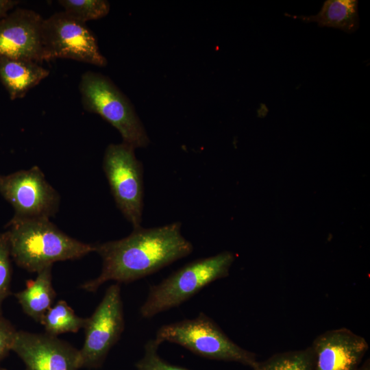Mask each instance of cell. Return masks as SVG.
<instances>
[{
    "label": "cell",
    "instance_id": "obj_1",
    "mask_svg": "<svg viewBox=\"0 0 370 370\" xmlns=\"http://www.w3.org/2000/svg\"><path fill=\"white\" fill-rule=\"evenodd\" d=\"M102 260L98 277L82 284L95 292L106 282L129 283L154 273L192 253L193 246L181 232V223L133 228L126 237L93 245Z\"/></svg>",
    "mask_w": 370,
    "mask_h": 370
},
{
    "label": "cell",
    "instance_id": "obj_2",
    "mask_svg": "<svg viewBox=\"0 0 370 370\" xmlns=\"http://www.w3.org/2000/svg\"><path fill=\"white\" fill-rule=\"evenodd\" d=\"M11 258L23 269L37 273L59 261L76 260L94 251V246L74 238L50 219L13 217L5 225Z\"/></svg>",
    "mask_w": 370,
    "mask_h": 370
},
{
    "label": "cell",
    "instance_id": "obj_3",
    "mask_svg": "<svg viewBox=\"0 0 370 370\" xmlns=\"http://www.w3.org/2000/svg\"><path fill=\"white\" fill-rule=\"evenodd\" d=\"M235 259L228 251L193 260L182 267L158 284L151 286L140 308L144 318L175 308L210 283L226 278Z\"/></svg>",
    "mask_w": 370,
    "mask_h": 370
},
{
    "label": "cell",
    "instance_id": "obj_4",
    "mask_svg": "<svg viewBox=\"0 0 370 370\" xmlns=\"http://www.w3.org/2000/svg\"><path fill=\"white\" fill-rule=\"evenodd\" d=\"M79 90L84 108L115 127L123 143L135 149L149 145V136L134 106L108 77L86 71L81 77Z\"/></svg>",
    "mask_w": 370,
    "mask_h": 370
},
{
    "label": "cell",
    "instance_id": "obj_5",
    "mask_svg": "<svg viewBox=\"0 0 370 370\" xmlns=\"http://www.w3.org/2000/svg\"><path fill=\"white\" fill-rule=\"evenodd\" d=\"M154 339L159 345L165 341L176 343L212 360L236 362L251 368L258 361L254 353L232 341L211 318L203 312L194 319L161 326Z\"/></svg>",
    "mask_w": 370,
    "mask_h": 370
},
{
    "label": "cell",
    "instance_id": "obj_6",
    "mask_svg": "<svg viewBox=\"0 0 370 370\" xmlns=\"http://www.w3.org/2000/svg\"><path fill=\"white\" fill-rule=\"evenodd\" d=\"M134 150L123 142L110 144L103 158V170L116 205L133 228L140 226L144 197L143 164Z\"/></svg>",
    "mask_w": 370,
    "mask_h": 370
},
{
    "label": "cell",
    "instance_id": "obj_7",
    "mask_svg": "<svg viewBox=\"0 0 370 370\" xmlns=\"http://www.w3.org/2000/svg\"><path fill=\"white\" fill-rule=\"evenodd\" d=\"M41 33L43 61L67 58L98 66L108 64L86 23L64 11L43 19Z\"/></svg>",
    "mask_w": 370,
    "mask_h": 370
},
{
    "label": "cell",
    "instance_id": "obj_8",
    "mask_svg": "<svg viewBox=\"0 0 370 370\" xmlns=\"http://www.w3.org/2000/svg\"><path fill=\"white\" fill-rule=\"evenodd\" d=\"M0 195L13 208V217L20 219H50L60 204L59 193L38 166L0 174Z\"/></svg>",
    "mask_w": 370,
    "mask_h": 370
},
{
    "label": "cell",
    "instance_id": "obj_9",
    "mask_svg": "<svg viewBox=\"0 0 370 370\" xmlns=\"http://www.w3.org/2000/svg\"><path fill=\"white\" fill-rule=\"evenodd\" d=\"M124 327L121 287L116 283L108 287L92 314L87 318L84 343L79 350V367H100Z\"/></svg>",
    "mask_w": 370,
    "mask_h": 370
},
{
    "label": "cell",
    "instance_id": "obj_10",
    "mask_svg": "<svg viewBox=\"0 0 370 370\" xmlns=\"http://www.w3.org/2000/svg\"><path fill=\"white\" fill-rule=\"evenodd\" d=\"M12 351L25 370H79V349L47 333L16 331Z\"/></svg>",
    "mask_w": 370,
    "mask_h": 370
},
{
    "label": "cell",
    "instance_id": "obj_11",
    "mask_svg": "<svg viewBox=\"0 0 370 370\" xmlns=\"http://www.w3.org/2000/svg\"><path fill=\"white\" fill-rule=\"evenodd\" d=\"M43 18L34 10L16 8L0 20V55L41 62Z\"/></svg>",
    "mask_w": 370,
    "mask_h": 370
},
{
    "label": "cell",
    "instance_id": "obj_12",
    "mask_svg": "<svg viewBox=\"0 0 370 370\" xmlns=\"http://www.w3.org/2000/svg\"><path fill=\"white\" fill-rule=\"evenodd\" d=\"M310 347L313 370H358L369 344L364 337L341 328L319 334Z\"/></svg>",
    "mask_w": 370,
    "mask_h": 370
},
{
    "label": "cell",
    "instance_id": "obj_13",
    "mask_svg": "<svg viewBox=\"0 0 370 370\" xmlns=\"http://www.w3.org/2000/svg\"><path fill=\"white\" fill-rule=\"evenodd\" d=\"M49 75L38 62L0 55V81L12 100L24 97Z\"/></svg>",
    "mask_w": 370,
    "mask_h": 370
},
{
    "label": "cell",
    "instance_id": "obj_14",
    "mask_svg": "<svg viewBox=\"0 0 370 370\" xmlns=\"http://www.w3.org/2000/svg\"><path fill=\"white\" fill-rule=\"evenodd\" d=\"M52 267L47 266L37 272L35 280L29 281L25 288L15 294L23 312L38 323L53 305L56 297L52 283Z\"/></svg>",
    "mask_w": 370,
    "mask_h": 370
},
{
    "label": "cell",
    "instance_id": "obj_15",
    "mask_svg": "<svg viewBox=\"0 0 370 370\" xmlns=\"http://www.w3.org/2000/svg\"><path fill=\"white\" fill-rule=\"evenodd\" d=\"M292 17L300 18L306 23L317 22L319 26L334 27L352 33L359 26L358 1L328 0L315 15Z\"/></svg>",
    "mask_w": 370,
    "mask_h": 370
},
{
    "label": "cell",
    "instance_id": "obj_16",
    "mask_svg": "<svg viewBox=\"0 0 370 370\" xmlns=\"http://www.w3.org/2000/svg\"><path fill=\"white\" fill-rule=\"evenodd\" d=\"M87 318L77 316L64 300H59L53 305L40 322L45 333L58 336L67 332H77L84 328Z\"/></svg>",
    "mask_w": 370,
    "mask_h": 370
},
{
    "label": "cell",
    "instance_id": "obj_17",
    "mask_svg": "<svg viewBox=\"0 0 370 370\" xmlns=\"http://www.w3.org/2000/svg\"><path fill=\"white\" fill-rule=\"evenodd\" d=\"M253 370H313L310 346L303 349L277 353L263 361H257Z\"/></svg>",
    "mask_w": 370,
    "mask_h": 370
},
{
    "label": "cell",
    "instance_id": "obj_18",
    "mask_svg": "<svg viewBox=\"0 0 370 370\" xmlns=\"http://www.w3.org/2000/svg\"><path fill=\"white\" fill-rule=\"evenodd\" d=\"M64 12L83 23L106 16L110 3L105 0H59Z\"/></svg>",
    "mask_w": 370,
    "mask_h": 370
},
{
    "label": "cell",
    "instance_id": "obj_19",
    "mask_svg": "<svg viewBox=\"0 0 370 370\" xmlns=\"http://www.w3.org/2000/svg\"><path fill=\"white\" fill-rule=\"evenodd\" d=\"M11 258L8 236L5 231L0 233V314L3 301L10 294Z\"/></svg>",
    "mask_w": 370,
    "mask_h": 370
},
{
    "label": "cell",
    "instance_id": "obj_20",
    "mask_svg": "<svg viewBox=\"0 0 370 370\" xmlns=\"http://www.w3.org/2000/svg\"><path fill=\"white\" fill-rule=\"evenodd\" d=\"M159 345L155 339L147 343L144 356L136 364L138 370H187L163 360L158 354Z\"/></svg>",
    "mask_w": 370,
    "mask_h": 370
},
{
    "label": "cell",
    "instance_id": "obj_21",
    "mask_svg": "<svg viewBox=\"0 0 370 370\" xmlns=\"http://www.w3.org/2000/svg\"><path fill=\"white\" fill-rule=\"evenodd\" d=\"M16 331L14 325L0 314V361L12 351Z\"/></svg>",
    "mask_w": 370,
    "mask_h": 370
},
{
    "label": "cell",
    "instance_id": "obj_22",
    "mask_svg": "<svg viewBox=\"0 0 370 370\" xmlns=\"http://www.w3.org/2000/svg\"><path fill=\"white\" fill-rule=\"evenodd\" d=\"M18 3L19 1L16 0H0V20L14 10Z\"/></svg>",
    "mask_w": 370,
    "mask_h": 370
},
{
    "label": "cell",
    "instance_id": "obj_23",
    "mask_svg": "<svg viewBox=\"0 0 370 370\" xmlns=\"http://www.w3.org/2000/svg\"><path fill=\"white\" fill-rule=\"evenodd\" d=\"M358 370H370V360L366 359L360 366Z\"/></svg>",
    "mask_w": 370,
    "mask_h": 370
},
{
    "label": "cell",
    "instance_id": "obj_24",
    "mask_svg": "<svg viewBox=\"0 0 370 370\" xmlns=\"http://www.w3.org/2000/svg\"><path fill=\"white\" fill-rule=\"evenodd\" d=\"M0 370H8V369L0 367Z\"/></svg>",
    "mask_w": 370,
    "mask_h": 370
}]
</instances>
